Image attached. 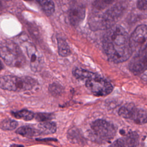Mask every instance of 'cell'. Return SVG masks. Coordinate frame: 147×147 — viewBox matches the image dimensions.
Segmentation results:
<instances>
[{
    "mask_svg": "<svg viewBox=\"0 0 147 147\" xmlns=\"http://www.w3.org/2000/svg\"><path fill=\"white\" fill-rule=\"evenodd\" d=\"M25 1H30V0H25Z\"/></svg>",
    "mask_w": 147,
    "mask_h": 147,
    "instance_id": "cell-25",
    "label": "cell"
},
{
    "mask_svg": "<svg viewBox=\"0 0 147 147\" xmlns=\"http://www.w3.org/2000/svg\"><path fill=\"white\" fill-rule=\"evenodd\" d=\"M47 16L52 15L55 11V5L52 0H37Z\"/></svg>",
    "mask_w": 147,
    "mask_h": 147,
    "instance_id": "cell-15",
    "label": "cell"
},
{
    "mask_svg": "<svg viewBox=\"0 0 147 147\" xmlns=\"http://www.w3.org/2000/svg\"><path fill=\"white\" fill-rule=\"evenodd\" d=\"M49 91L52 95H58L62 92V87L57 84L53 83L49 86Z\"/></svg>",
    "mask_w": 147,
    "mask_h": 147,
    "instance_id": "cell-21",
    "label": "cell"
},
{
    "mask_svg": "<svg viewBox=\"0 0 147 147\" xmlns=\"http://www.w3.org/2000/svg\"><path fill=\"white\" fill-rule=\"evenodd\" d=\"M138 144V136L135 133H131L127 136L117 140L112 146H133Z\"/></svg>",
    "mask_w": 147,
    "mask_h": 147,
    "instance_id": "cell-11",
    "label": "cell"
},
{
    "mask_svg": "<svg viewBox=\"0 0 147 147\" xmlns=\"http://www.w3.org/2000/svg\"><path fill=\"white\" fill-rule=\"evenodd\" d=\"M118 114L122 118L130 119L137 124L147 123L146 112L133 104H127L122 106L118 111Z\"/></svg>",
    "mask_w": 147,
    "mask_h": 147,
    "instance_id": "cell-7",
    "label": "cell"
},
{
    "mask_svg": "<svg viewBox=\"0 0 147 147\" xmlns=\"http://www.w3.org/2000/svg\"><path fill=\"white\" fill-rule=\"evenodd\" d=\"M38 129L41 134L54 133L56 130V125L53 122L44 121L38 125Z\"/></svg>",
    "mask_w": 147,
    "mask_h": 147,
    "instance_id": "cell-14",
    "label": "cell"
},
{
    "mask_svg": "<svg viewBox=\"0 0 147 147\" xmlns=\"http://www.w3.org/2000/svg\"><path fill=\"white\" fill-rule=\"evenodd\" d=\"M129 44L133 52H138L147 47V25L138 26L129 36Z\"/></svg>",
    "mask_w": 147,
    "mask_h": 147,
    "instance_id": "cell-8",
    "label": "cell"
},
{
    "mask_svg": "<svg viewBox=\"0 0 147 147\" xmlns=\"http://www.w3.org/2000/svg\"><path fill=\"white\" fill-rule=\"evenodd\" d=\"M11 114L13 117L17 119H22L25 121H29L32 119L34 117V114L27 110H22L18 111L11 112Z\"/></svg>",
    "mask_w": 147,
    "mask_h": 147,
    "instance_id": "cell-17",
    "label": "cell"
},
{
    "mask_svg": "<svg viewBox=\"0 0 147 147\" xmlns=\"http://www.w3.org/2000/svg\"><path fill=\"white\" fill-rule=\"evenodd\" d=\"M72 74L76 78L84 81L86 87L95 96L107 95L113 90V87L109 82L95 73L76 68L73 70Z\"/></svg>",
    "mask_w": 147,
    "mask_h": 147,
    "instance_id": "cell-2",
    "label": "cell"
},
{
    "mask_svg": "<svg viewBox=\"0 0 147 147\" xmlns=\"http://www.w3.org/2000/svg\"><path fill=\"white\" fill-rule=\"evenodd\" d=\"M124 11V6L116 4L107 9L96 18V28L100 29H108L113 26Z\"/></svg>",
    "mask_w": 147,
    "mask_h": 147,
    "instance_id": "cell-5",
    "label": "cell"
},
{
    "mask_svg": "<svg viewBox=\"0 0 147 147\" xmlns=\"http://www.w3.org/2000/svg\"><path fill=\"white\" fill-rule=\"evenodd\" d=\"M57 47L58 52L60 56L63 57H66L70 55L71 51L68 45L65 40L61 38L57 39Z\"/></svg>",
    "mask_w": 147,
    "mask_h": 147,
    "instance_id": "cell-16",
    "label": "cell"
},
{
    "mask_svg": "<svg viewBox=\"0 0 147 147\" xmlns=\"http://www.w3.org/2000/svg\"><path fill=\"white\" fill-rule=\"evenodd\" d=\"M142 79L147 82V69L142 73Z\"/></svg>",
    "mask_w": 147,
    "mask_h": 147,
    "instance_id": "cell-23",
    "label": "cell"
},
{
    "mask_svg": "<svg viewBox=\"0 0 147 147\" xmlns=\"http://www.w3.org/2000/svg\"><path fill=\"white\" fill-rule=\"evenodd\" d=\"M26 52L30 61L31 67L33 71H36L38 68L40 60L35 47L30 44L26 48Z\"/></svg>",
    "mask_w": 147,
    "mask_h": 147,
    "instance_id": "cell-12",
    "label": "cell"
},
{
    "mask_svg": "<svg viewBox=\"0 0 147 147\" xmlns=\"http://www.w3.org/2000/svg\"><path fill=\"white\" fill-rule=\"evenodd\" d=\"M86 14L84 6L80 2H75L70 7L68 18L73 26H78L84 19Z\"/></svg>",
    "mask_w": 147,
    "mask_h": 147,
    "instance_id": "cell-10",
    "label": "cell"
},
{
    "mask_svg": "<svg viewBox=\"0 0 147 147\" xmlns=\"http://www.w3.org/2000/svg\"><path fill=\"white\" fill-rule=\"evenodd\" d=\"M2 128L6 130H13L17 126V122L16 121L7 119L2 122Z\"/></svg>",
    "mask_w": 147,
    "mask_h": 147,
    "instance_id": "cell-19",
    "label": "cell"
},
{
    "mask_svg": "<svg viewBox=\"0 0 147 147\" xmlns=\"http://www.w3.org/2000/svg\"><path fill=\"white\" fill-rule=\"evenodd\" d=\"M137 6L140 10H147V0H138Z\"/></svg>",
    "mask_w": 147,
    "mask_h": 147,
    "instance_id": "cell-22",
    "label": "cell"
},
{
    "mask_svg": "<svg viewBox=\"0 0 147 147\" xmlns=\"http://www.w3.org/2000/svg\"><path fill=\"white\" fill-rule=\"evenodd\" d=\"M129 68L135 75L142 74L147 69V47L137 52L130 61Z\"/></svg>",
    "mask_w": 147,
    "mask_h": 147,
    "instance_id": "cell-9",
    "label": "cell"
},
{
    "mask_svg": "<svg viewBox=\"0 0 147 147\" xmlns=\"http://www.w3.org/2000/svg\"><path fill=\"white\" fill-rule=\"evenodd\" d=\"M91 127L95 136L102 141H110L113 139L117 130L113 123L104 119L95 121Z\"/></svg>",
    "mask_w": 147,
    "mask_h": 147,
    "instance_id": "cell-6",
    "label": "cell"
},
{
    "mask_svg": "<svg viewBox=\"0 0 147 147\" xmlns=\"http://www.w3.org/2000/svg\"><path fill=\"white\" fill-rule=\"evenodd\" d=\"M34 117L37 121H39L41 122H44L52 119V114H48V113H37Z\"/></svg>",
    "mask_w": 147,
    "mask_h": 147,
    "instance_id": "cell-20",
    "label": "cell"
},
{
    "mask_svg": "<svg viewBox=\"0 0 147 147\" xmlns=\"http://www.w3.org/2000/svg\"><path fill=\"white\" fill-rule=\"evenodd\" d=\"M16 133L24 137H32L41 135L40 131L30 126H22L16 130Z\"/></svg>",
    "mask_w": 147,
    "mask_h": 147,
    "instance_id": "cell-13",
    "label": "cell"
},
{
    "mask_svg": "<svg viewBox=\"0 0 147 147\" xmlns=\"http://www.w3.org/2000/svg\"><path fill=\"white\" fill-rule=\"evenodd\" d=\"M2 68H3V66H2V63H1V62L0 61V71L2 69Z\"/></svg>",
    "mask_w": 147,
    "mask_h": 147,
    "instance_id": "cell-24",
    "label": "cell"
},
{
    "mask_svg": "<svg viewBox=\"0 0 147 147\" xmlns=\"http://www.w3.org/2000/svg\"><path fill=\"white\" fill-rule=\"evenodd\" d=\"M115 0H96L94 3V7L97 10H102L107 7Z\"/></svg>",
    "mask_w": 147,
    "mask_h": 147,
    "instance_id": "cell-18",
    "label": "cell"
},
{
    "mask_svg": "<svg viewBox=\"0 0 147 147\" xmlns=\"http://www.w3.org/2000/svg\"><path fill=\"white\" fill-rule=\"evenodd\" d=\"M37 83L35 79L28 76L6 75L0 77V88L11 91L30 90L37 84Z\"/></svg>",
    "mask_w": 147,
    "mask_h": 147,
    "instance_id": "cell-4",
    "label": "cell"
},
{
    "mask_svg": "<svg viewBox=\"0 0 147 147\" xmlns=\"http://www.w3.org/2000/svg\"><path fill=\"white\" fill-rule=\"evenodd\" d=\"M0 57L6 64L12 67H22L26 63L25 57L21 49L11 41L0 45Z\"/></svg>",
    "mask_w": 147,
    "mask_h": 147,
    "instance_id": "cell-3",
    "label": "cell"
},
{
    "mask_svg": "<svg viewBox=\"0 0 147 147\" xmlns=\"http://www.w3.org/2000/svg\"><path fill=\"white\" fill-rule=\"evenodd\" d=\"M103 48L108 59L114 63L128 60L133 53L129 44V36L119 25L108 29L103 38Z\"/></svg>",
    "mask_w": 147,
    "mask_h": 147,
    "instance_id": "cell-1",
    "label": "cell"
}]
</instances>
